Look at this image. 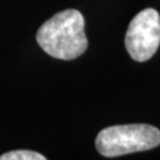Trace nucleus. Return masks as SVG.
Wrapping results in <instances>:
<instances>
[{"label": "nucleus", "instance_id": "7ed1b4c3", "mask_svg": "<svg viewBox=\"0 0 160 160\" xmlns=\"http://www.w3.org/2000/svg\"><path fill=\"white\" fill-rule=\"evenodd\" d=\"M160 44V16L154 8H146L132 19L125 37L129 56L137 62L148 61Z\"/></svg>", "mask_w": 160, "mask_h": 160}, {"label": "nucleus", "instance_id": "f03ea898", "mask_svg": "<svg viewBox=\"0 0 160 160\" xmlns=\"http://www.w3.org/2000/svg\"><path fill=\"white\" fill-rule=\"evenodd\" d=\"M95 145L108 158L148 151L160 145V131L145 123L107 127L97 134Z\"/></svg>", "mask_w": 160, "mask_h": 160}, {"label": "nucleus", "instance_id": "20e7f679", "mask_svg": "<svg viewBox=\"0 0 160 160\" xmlns=\"http://www.w3.org/2000/svg\"><path fill=\"white\" fill-rule=\"evenodd\" d=\"M44 155L39 154L33 151H26V149H18L7 152L5 154L0 155V160H45Z\"/></svg>", "mask_w": 160, "mask_h": 160}, {"label": "nucleus", "instance_id": "f257e3e1", "mask_svg": "<svg viewBox=\"0 0 160 160\" xmlns=\"http://www.w3.org/2000/svg\"><path fill=\"white\" fill-rule=\"evenodd\" d=\"M37 43L52 57L64 61L77 58L88 48L84 18L76 10L58 12L39 28Z\"/></svg>", "mask_w": 160, "mask_h": 160}]
</instances>
